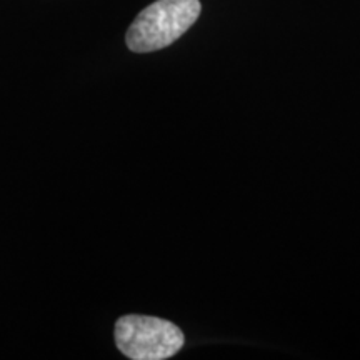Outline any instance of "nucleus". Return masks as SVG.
Here are the masks:
<instances>
[{
	"label": "nucleus",
	"mask_w": 360,
	"mask_h": 360,
	"mask_svg": "<svg viewBox=\"0 0 360 360\" xmlns=\"http://www.w3.org/2000/svg\"><path fill=\"white\" fill-rule=\"evenodd\" d=\"M199 15V0H157L135 17L125 42L137 53L160 51L182 37Z\"/></svg>",
	"instance_id": "obj_1"
},
{
	"label": "nucleus",
	"mask_w": 360,
	"mask_h": 360,
	"mask_svg": "<svg viewBox=\"0 0 360 360\" xmlns=\"http://www.w3.org/2000/svg\"><path fill=\"white\" fill-rule=\"evenodd\" d=\"M175 323L150 315H124L115 323V345L132 360H165L184 347Z\"/></svg>",
	"instance_id": "obj_2"
}]
</instances>
